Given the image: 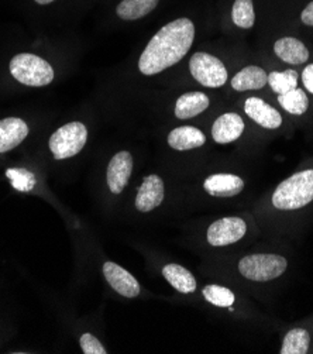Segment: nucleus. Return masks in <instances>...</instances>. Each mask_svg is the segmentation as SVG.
I'll list each match as a JSON object with an SVG mask.
<instances>
[{"instance_id": "obj_1", "label": "nucleus", "mask_w": 313, "mask_h": 354, "mask_svg": "<svg viewBox=\"0 0 313 354\" xmlns=\"http://www.w3.org/2000/svg\"><path fill=\"white\" fill-rule=\"evenodd\" d=\"M195 39V26L189 19H177L165 24L138 59V69L144 75H157L178 64L191 50Z\"/></svg>"}, {"instance_id": "obj_2", "label": "nucleus", "mask_w": 313, "mask_h": 354, "mask_svg": "<svg viewBox=\"0 0 313 354\" xmlns=\"http://www.w3.org/2000/svg\"><path fill=\"white\" fill-rule=\"evenodd\" d=\"M313 201V169L294 174L272 194V205L280 210H296Z\"/></svg>"}, {"instance_id": "obj_3", "label": "nucleus", "mask_w": 313, "mask_h": 354, "mask_svg": "<svg viewBox=\"0 0 313 354\" xmlns=\"http://www.w3.org/2000/svg\"><path fill=\"white\" fill-rule=\"evenodd\" d=\"M10 74L27 86H47L54 81V69L44 59L34 54H19L10 61Z\"/></svg>"}, {"instance_id": "obj_4", "label": "nucleus", "mask_w": 313, "mask_h": 354, "mask_svg": "<svg viewBox=\"0 0 313 354\" xmlns=\"http://www.w3.org/2000/svg\"><path fill=\"white\" fill-rule=\"evenodd\" d=\"M287 267V259L278 254H252L238 263L240 274L256 282H267L281 277Z\"/></svg>"}, {"instance_id": "obj_5", "label": "nucleus", "mask_w": 313, "mask_h": 354, "mask_svg": "<svg viewBox=\"0 0 313 354\" xmlns=\"http://www.w3.org/2000/svg\"><path fill=\"white\" fill-rule=\"evenodd\" d=\"M86 140V126L81 122H71L59 127L50 137V150L55 160H66L81 153Z\"/></svg>"}, {"instance_id": "obj_6", "label": "nucleus", "mask_w": 313, "mask_h": 354, "mask_svg": "<svg viewBox=\"0 0 313 354\" xmlns=\"http://www.w3.org/2000/svg\"><path fill=\"white\" fill-rule=\"evenodd\" d=\"M192 77L206 88H220L227 82V69L225 64L207 53H196L189 61Z\"/></svg>"}, {"instance_id": "obj_7", "label": "nucleus", "mask_w": 313, "mask_h": 354, "mask_svg": "<svg viewBox=\"0 0 313 354\" xmlns=\"http://www.w3.org/2000/svg\"><path fill=\"white\" fill-rule=\"evenodd\" d=\"M247 233V225L241 218L227 216L214 222L207 229V241L214 247H225L240 241Z\"/></svg>"}, {"instance_id": "obj_8", "label": "nucleus", "mask_w": 313, "mask_h": 354, "mask_svg": "<svg viewBox=\"0 0 313 354\" xmlns=\"http://www.w3.org/2000/svg\"><path fill=\"white\" fill-rule=\"evenodd\" d=\"M164 196H165L164 181L158 175L151 174L146 176L140 188H138L134 206L137 210L143 212V214H147V212L154 210L162 203Z\"/></svg>"}, {"instance_id": "obj_9", "label": "nucleus", "mask_w": 313, "mask_h": 354, "mask_svg": "<svg viewBox=\"0 0 313 354\" xmlns=\"http://www.w3.org/2000/svg\"><path fill=\"white\" fill-rule=\"evenodd\" d=\"M133 157L129 151H120L112 157L108 165V187L112 194L119 195L127 187L133 172Z\"/></svg>"}, {"instance_id": "obj_10", "label": "nucleus", "mask_w": 313, "mask_h": 354, "mask_svg": "<svg viewBox=\"0 0 313 354\" xmlns=\"http://www.w3.org/2000/svg\"><path fill=\"white\" fill-rule=\"evenodd\" d=\"M103 275L109 282V286L120 295L126 298H135L140 294V284L137 279L116 263L108 261L103 264Z\"/></svg>"}, {"instance_id": "obj_11", "label": "nucleus", "mask_w": 313, "mask_h": 354, "mask_svg": "<svg viewBox=\"0 0 313 354\" xmlns=\"http://www.w3.org/2000/svg\"><path fill=\"white\" fill-rule=\"evenodd\" d=\"M245 112L250 119L264 129L274 130L283 124L281 113L257 96H252L245 102Z\"/></svg>"}, {"instance_id": "obj_12", "label": "nucleus", "mask_w": 313, "mask_h": 354, "mask_svg": "<svg viewBox=\"0 0 313 354\" xmlns=\"http://www.w3.org/2000/svg\"><path fill=\"white\" fill-rule=\"evenodd\" d=\"M203 189L212 196L231 198L245 189V181L238 175L220 172L207 176L203 183Z\"/></svg>"}, {"instance_id": "obj_13", "label": "nucleus", "mask_w": 313, "mask_h": 354, "mask_svg": "<svg viewBox=\"0 0 313 354\" xmlns=\"http://www.w3.org/2000/svg\"><path fill=\"white\" fill-rule=\"evenodd\" d=\"M243 131H245V120L237 113H225L212 126V137L219 145L233 143Z\"/></svg>"}, {"instance_id": "obj_14", "label": "nucleus", "mask_w": 313, "mask_h": 354, "mask_svg": "<svg viewBox=\"0 0 313 354\" xmlns=\"http://www.w3.org/2000/svg\"><path fill=\"white\" fill-rule=\"evenodd\" d=\"M28 134V126L19 118L0 120V154L8 153L21 145Z\"/></svg>"}, {"instance_id": "obj_15", "label": "nucleus", "mask_w": 313, "mask_h": 354, "mask_svg": "<svg viewBox=\"0 0 313 354\" xmlns=\"http://www.w3.org/2000/svg\"><path fill=\"white\" fill-rule=\"evenodd\" d=\"M206 143V136L196 127L182 126L173 129L168 134V145L171 149L178 151L193 150Z\"/></svg>"}, {"instance_id": "obj_16", "label": "nucleus", "mask_w": 313, "mask_h": 354, "mask_svg": "<svg viewBox=\"0 0 313 354\" xmlns=\"http://www.w3.org/2000/svg\"><path fill=\"white\" fill-rule=\"evenodd\" d=\"M274 53L278 58L291 65H302L309 59V51L305 44L295 37H283L274 44Z\"/></svg>"}, {"instance_id": "obj_17", "label": "nucleus", "mask_w": 313, "mask_h": 354, "mask_svg": "<svg viewBox=\"0 0 313 354\" xmlns=\"http://www.w3.org/2000/svg\"><path fill=\"white\" fill-rule=\"evenodd\" d=\"M267 84H268L267 73L263 68L256 65L243 68L240 73H237L231 80V88L236 92L258 91V89H263Z\"/></svg>"}, {"instance_id": "obj_18", "label": "nucleus", "mask_w": 313, "mask_h": 354, "mask_svg": "<svg viewBox=\"0 0 313 354\" xmlns=\"http://www.w3.org/2000/svg\"><path fill=\"white\" fill-rule=\"evenodd\" d=\"M211 100L203 92H187L176 103V116L181 120H187L203 113Z\"/></svg>"}, {"instance_id": "obj_19", "label": "nucleus", "mask_w": 313, "mask_h": 354, "mask_svg": "<svg viewBox=\"0 0 313 354\" xmlns=\"http://www.w3.org/2000/svg\"><path fill=\"white\" fill-rule=\"evenodd\" d=\"M162 275L181 294H193L196 291L195 277L180 264H167L162 268Z\"/></svg>"}, {"instance_id": "obj_20", "label": "nucleus", "mask_w": 313, "mask_h": 354, "mask_svg": "<svg viewBox=\"0 0 313 354\" xmlns=\"http://www.w3.org/2000/svg\"><path fill=\"white\" fill-rule=\"evenodd\" d=\"M158 2L160 0H123L119 3L116 13L122 20H138L151 13L157 8Z\"/></svg>"}, {"instance_id": "obj_21", "label": "nucleus", "mask_w": 313, "mask_h": 354, "mask_svg": "<svg viewBox=\"0 0 313 354\" xmlns=\"http://www.w3.org/2000/svg\"><path fill=\"white\" fill-rule=\"evenodd\" d=\"M278 103L283 106L284 111L295 116L303 115L309 108L307 95L303 92V89L299 88L288 91L283 95H278Z\"/></svg>"}, {"instance_id": "obj_22", "label": "nucleus", "mask_w": 313, "mask_h": 354, "mask_svg": "<svg viewBox=\"0 0 313 354\" xmlns=\"http://www.w3.org/2000/svg\"><path fill=\"white\" fill-rule=\"evenodd\" d=\"M309 346H310L309 332L305 329L296 328L287 333L280 353L281 354H305L307 353Z\"/></svg>"}, {"instance_id": "obj_23", "label": "nucleus", "mask_w": 313, "mask_h": 354, "mask_svg": "<svg viewBox=\"0 0 313 354\" xmlns=\"http://www.w3.org/2000/svg\"><path fill=\"white\" fill-rule=\"evenodd\" d=\"M231 19L240 28H252L256 23L253 0H236L231 9Z\"/></svg>"}, {"instance_id": "obj_24", "label": "nucleus", "mask_w": 313, "mask_h": 354, "mask_svg": "<svg viewBox=\"0 0 313 354\" xmlns=\"http://www.w3.org/2000/svg\"><path fill=\"white\" fill-rule=\"evenodd\" d=\"M298 78L299 75L295 69H287L285 73H276V71H274V73L268 75V84L272 92L283 95L298 88Z\"/></svg>"}, {"instance_id": "obj_25", "label": "nucleus", "mask_w": 313, "mask_h": 354, "mask_svg": "<svg viewBox=\"0 0 313 354\" xmlns=\"http://www.w3.org/2000/svg\"><path fill=\"white\" fill-rule=\"evenodd\" d=\"M205 299L212 304L215 306L219 308H229L234 304L236 301V295L226 287H220L216 284H211V286H206L202 291Z\"/></svg>"}, {"instance_id": "obj_26", "label": "nucleus", "mask_w": 313, "mask_h": 354, "mask_svg": "<svg viewBox=\"0 0 313 354\" xmlns=\"http://www.w3.org/2000/svg\"><path fill=\"white\" fill-rule=\"evenodd\" d=\"M6 176L10 180L12 187L20 192H30L36 188V175L24 168H9Z\"/></svg>"}, {"instance_id": "obj_27", "label": "nucleus", "mask_w": 313, "mask_h": 354, "mask_svg": "<svg viewBox=\"0 0 313 354\" xmlns=\"http://www.w3.org/2000/svg\"><path fill=\"white\" fill-rule=\"evenodd\" d=\"M81 348L85 354H106V348L91 333H84L79 339Z\"/></svg>"}, {"instance_id": "obj_28", "label": "nucleus", "mask_w": 313, "mask_h": 354, "mask_svg": "<svg viewBox=\"0 0 313 354\" xmlns=\"http://www.w3.org/2000/svg\"><path fill=\"white\" fill-rule=\"evenodd\" d=\"M302 81H303L305 88H306L309 92L313 93V64L307 65V66L303 69Z\"/></svg>"}, {"instance_id": "obj_29", "label": "nucleus", "mask_w": 313, "mask_h": 354, "mask_svg": "<svg viewBox=\"0 0 313 354\" xmlns=\"http://www.w3.org/2000/svg\"><path fill=\"white\" fill-rule=\"evenodd\" d=\"M301 20H302L303 24L313 27V2H310V3L303 9V12L301 13Z\"/></svg>"}, {"instance_id": "obj_30", "label": "nucleus", "mask_w": 313, "mask_h": 354, "mask_svg": "<svg viewBox=\"0 0 313 354\" xmlns=\"http://www.w3.org/2000/svg\"><path fill=\"white\" fill-rule=\"evenodd\" d=\"M36 2L39 3V5H50V3H53V2H55V0H36Z\"/></svg>"}]
</instances>
